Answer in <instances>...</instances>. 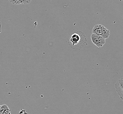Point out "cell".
Listing matches in <instances>:
<instances>
[{
  "label": "cell",
  "instance_id": "6da1fadb",
  "mask_svg": "<svg viewBox=\"0 0 123 114\" xmlns=\"http://www.w3.org/2000/svg\"><path fill=\"white\" fill-rule=\"evenodd\" d=\"M87 40L84 33L76 31L72 33L69 38L68 44L70 47L75 49H79L86 44Z\"/></svg>",
  "mask_w": 123,
  "mask_h": 114
},
{
  "label": "cell",
  "instance_id": "7a4b0ae2",
  "mask_svg": "<svg viewBox=\"0 0 123 114\" xmlns=\"http://www.w3.org/2000/svg\"><path fill=\"white\" fill-rule=\"evenodd\" d=\"M92 33L99 35L105 39H108L110 36V31L102 25H95L92 30Z\"/></svg>",
  "mask_w": 123,
  "mask_h": 114
},
{
  "label": "cell",
  "instance_id": "3957f363",
  "mask_svg": "<svg viewBox=\"0 0 123 114\" xmlns=\"http://www.w3.org/2000/svg\"><path fill=\"white\" fill-rule=\"evenodd\" d=\"M91 40L92 43L98 47H103L105 44V39L99 35L92 33L91 36Z\"/></svg>",
  "mask_w": 123,
  "mask_h": 114
},
{
  "label": "cell",
  "instance_id": "277c9868",
  "mask_svg": "<svg viewBox=\"0 0 123 114\" xmlns=\"http://www.w3.org/2000/svg\"><path fill=\"white\" fill-rule=\"evenodd\" d=\"M115 88L117 94L123 102V77L119 79L115 84Z\"/></svg>",
  "mask_w": 123,
  "mask_h": 114
},
{
  "label": "cell",
  "instance_id": "5b68a950",
  "mask_svg": "<svg viewBox=\"0 0 123 114\" xmlns=\"http://www.w3.org/2000/svg\"><path fill=\"white\" fill-rule=\"evenodd\" d=\"M9 2L13 5H26L30 4L32 0H8Z\"/></svg>",
  "mask_w": 123,
  "mask_h": 114
},
{
  "label": "cell",
  "instance_id": "8992f818",
  "mask_svg": "<svg viewBox=\"0 0 123 114\" xmlns=\"http://www.w3.org/2000/svg\"><path fill=\"white\" fill-rule=\"evenodd\" d=\"M11 110L6 104H3L1 106L0 109V114H11Z\"/></svg>",
  "mask_w": 123,
  "mask_h": 114
},
{
  "label": "cell",
  "instance_id": "52a82bcc",
  "mask_svg": "<svg viewBox=\"0 0 123 114\" xmlns=\"http://www.w3.org/2000/svg\"><path fill=\"white\" fill-rule=\"evenodd\" d=\"M1 31V22H0V33Z\"/></svg>",
  "mask_w": 123,
  "mask_h": 114
},
{
  "label": "cell",
  "instance_id": "ba28073f",
  "mask_svg": "<svg viewBox=\"0 0 123 114\" xmlns=\"http://www.w3.org/2000/svg\"><path fill=\"white\" fill-rule=\"evenodd\" d=\"M0 108H1V106L0 105Z\"/></svg>",
  "mask_w": 123,
  "mask_h": 114
}]
</instances>
